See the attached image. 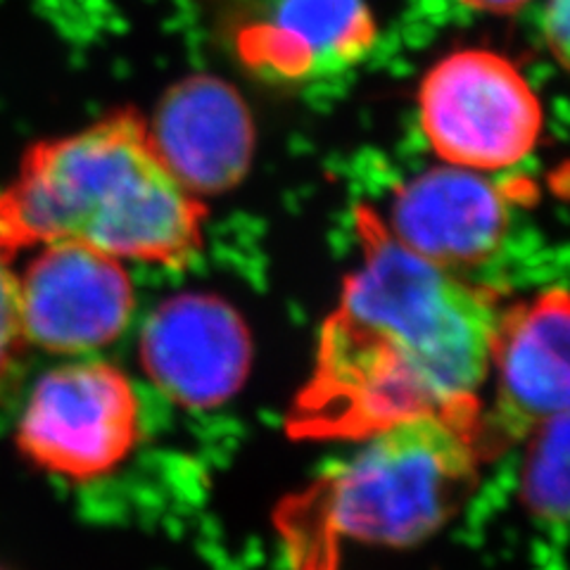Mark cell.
<instances>
[{"instance_id":"obj_1","label":"cell","mask_w":570,"mask_h":570,"mask_svg":"<svg viewBox=\"0 0 570 570\" xmlns=\"http://www.w3.org/2000/svg\"><path fill=\"white\" fill-rule=\"evenodd\" d=\"M362 264L318 335L314 368L285 421L295 440H364L412 419L483 428L497 297L428 264L356 209Z\"/></svg>"},{"instance_id":"obj_2","label":"cell","mask_w":570,"mask_h":570,"mask_svg":"<svg viewBox=\"0 0 570 570\" xmlns=\"http://www.w3.org/2000/svg\"><path fill=\"white\" fill-rule=\"evenodd\" d=\"M207 207L157 157L148 124L124 110L27 150L0 190V249L79 243L115 259L184 266Z\"/></svg>"},{"instance_id":"obj_3","label":"cell","mask_w":570,"mask_h":570,"mask_svg":"<svg viewBox=\"0 0 570 570\" xmlns=\"http://www.w3.org/2000/svg\"><path fill=\"white\" fill-rule=\"evenodd\" d=\"M483 428L425 416L362 440L307 494L326 534L406 549L433 538L478 485Z\"/></svg>"},{"instance_id":"obj_4","label":"cell","mask_w":570,"mask_h":570,"mask_svg":"<svg viewBox=\"0 0 570 570\" xmlns=\"http://www.w3.org/2000/svg\"><path fill=\"white\" fill-rule=\"evenodd\" d=\"M421 129L440 159L471 171L515 167L542 136L544 112L519 67L492 50H459L428 71Z\"/></svg>"},{"instance_id":"obj_5","label":"cell","mask_w":570,"mask_h":570,"mask_svg":"<svg viewBox=\"0 0 570 570\" xmlns=\"http://www.w3.org/2000/svg\"><path fill=\"white\" fill-rule=\"evenodd\" d=\"M138 425L136 390L119 368L102 362L65 364L33 385L17 444L48 473L94 480L127 461Z\"/></svg>"},{"instance_id":"obj_6","label":"cell","mask_w":570,"mask_h":570,"mask_svg":"<svg viewBox=\"0 0 570 570\" xmlns=\"http://www.w3.org/2000/svg\"><path fill=\"white\" fill-rule=\"evenodd\" d=\"M17 276L24 343L77 354L127 331L136 293L121 259L79 243H48Z\"/></svg>"},{"instance_id":"obj_7","label":"cell","mask_w":570,"mask_h":570,"mask_svg":"<svg viewBox=\"0 0 570 570\" xmlns=\"http://www.w3.org/2000/svg\"><path fill=\"white\" fill-rule=\"evenodd\" d=\"M153 383L184 406H217L243 387L253 341L243 316L214 295H178L159 305L140 333Z\"/></svg>"},{"instance_id":"obj_8","label":"cell","mask_w":570,"mask_h":570,"mask_svg":"<svg viewBox=\"0 0 570 570\" xmlns=\"http://www.w3.org/2000/svg\"><path fill=\"white\" fill-rule=\"evenodd\" d=\"M148 136L157 157L190 195L236 188L255 155V124L234 86L207 75L174 83Z\"/></svg>"},{"instance_id":"obj_9","label":"cell","mask_w":570,"mask_h":570,"mask_svg":"<svg viewBox=\"0 0 570 570\" xmlns=\"http://www.w3.org/2000/svg\"><path fill=\"white\" fill-rule=\"evenodd\" d=\"M511 222L507 188L461 167H438L397 190L387 230L409 253L454 272L483 264Z\"/></svg>"},{"instance_id":"obj_10","label":"cell","mask_w":570,"mask_h":570,"mask_svg":"<svg viewBox=\"0 0 570 570\" xmlns=\"http://www.w3.org/2000/svg\"><path fill=\"white\" fill-rule=\"evenodd\" d=\"M570 302L566 288L544 291L499 314L490 368L497 373V435L523 438L568 414Z\"/></svg>"},{"instance_id":"obj_11","label":"cell","mask_w":570,"mask_h":570,"mask_svg":"<svg viewBox=\"0 0 570 570\" xmlns=\"http://www.w3.org/2000/svg\"><path fill=\"white\" fill-rule=\"evenodd\" d=\"M376 41L364 0H281L238 39L240 58L266 77L309 79L360 62Z\"/></svg>"},{"instance_id":"obj_12","label":"cell","mask_w":570,"mask_h":570,"mask_svg":"<svg viewBox=\"0 0 570 570\" xmlns=\"http://www.w3.org/2000/svg\"><path fill=\"white\" fill-rule=\"evenodd\" d=\"M523 499L547 523L568 519V414L554 416L534 431L523 471Z\"/></svg>"},{"instance_id":"obj_13","label":"cell","mask_w":570,"mask_h":570,"mask_svg":"<svg viewBox=\"0 0 570 570\" xmlns=\"http://www.w3.org/2000/svg\"><path fill=\"white\" fill-rule=\"evenodd\" d=\"M12 257L0 249V385L8 381L24 347L17 305V276L10 269Z\"/></svg>"},{"instance_id":"obj_14","label":"cell","mask_w":570,"mask_h":570,"mask_svg":"<svg viewBox=\"0 0 570 570\" xmlns=\"http://www.w3.org/2000/svg\"><path fill=\"white\" fill-rule=\"evenodd\" d=\"M544 39L554 58L566 65L568 58V0H549L544 12Z\"/></svg>"},{"instance_id":"obj_15","label":"cell","mask_w":570,"mask_h":570,"mask_svg":"<svg viewBox=\"0 0 570 570\" xmlns=\"http://www.w3.org/2000/svg\"><path fill=\"white\" fill-rule=\"evenodd\" d=\"M463 6H469L473 10H480V12H515L519 8H523L528 0H461Z\"/></svg>"}]
</instances>
